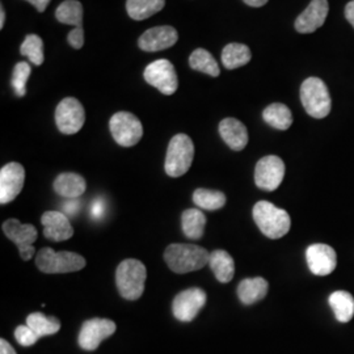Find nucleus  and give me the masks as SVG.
<instances>
[{"label":"nucleus","instance_id":"nucleus-19","mask_svg":"<svg viewBox=\"0 0 354 354\" xmlns=\"http://www.w3.org/2000/svg\"><path fill=\"white\" fill-rule=\"evenodd\" d=\"M219 134L234 151H241L248 145V131L244 124L236 118H225L219 124Z\"/></svg>","mask_w":354,"mask_h":354},{"label":"nucleus","instance_id":"nucleus-17","mask_svg":"<svg viewBox=\"0 0 354 354\" xmlns=\"http://www.w3.org/2000/svg\"><path fill=\"white\" fill-rule=\"evenodd\" d=\"M328 0H313L295 20V30L302 35L314 33L326 23L328 16Z\"/></svg>","mask_w":354,"mask_h":354},{"label":"nucleus","instance_id":"nucleus-23","mask_svg":"<svg viewBox=\"0 0 354 354\" xmlns=\"http://www.w3.org/2000/svg\"><path fill=\"white\" fill-rule=\"evenodd\" d=\"M181 226L187 238L198 241L203 238L205 232L206 216L198 209H188L181 215Z\"/></svg>","mask_w":354,"mask_h":354},{"label":"nucleus","instance_id":"nucleus-33","mask_svg":"<svg viewBox=\"0 0 354 354\" xmlns=\"http://www.w3.org/2000/svg\"><path fill=\"white\" fill-rule=\"evenodd\" d=\"M30 73H32V68L28 62H19L13 68L12 86L19 97L26 96V82L30 76Z\"/></svg>","mask_w":354,"mask_h":354},{"label":"nucleus","instance_id":"nucleus-30","mask_svg":"<svg viewBox=\"0 0 354 354\" xmlns=\"http://www.w3.org/2000/svg\"><path fill=\"white\" fill-rule=\"evenodd\" d=\"M226 196L219 190L200 189L194 190L193 203L198 207L209 212H215L222 209L226 205Z\"/></svg>","mask_w":354,"mask_h":354},{"label":"nucleus","instance_id":"nucleus-14","mask_svg":"<svg viewBox=\"0 0 354 354\" xmlns=\"http://www.w3.org/2000/svg\"><path fill=\"white\" fill-rule=\"evenodd\" d=\"M26 181V169L20 163H8L0 169V203L13 201L23 190Z\"/></svg>","mask_w":354,"mask_h":354},{"label":"nucleus","instance_id":"nucleus-9","mask_svg":"<svg viewBox=\"0 0 354 354\" xmlns=\"http://www.w3.org/2000/svg\"><path fill=\"white\" fill-rule=\"evenodd\" d=\"M86 122V112L75 97H66L55 109V124L66 136L76 134Z\"/></svg>","mask_w":354,"mask_h":354},{"label":"nucleus","instance_id":"nucleus-8","mask_svg":"<svg viewBox=\"0 0 354 354\" xmlns=\"http://www.w3.org/2000/svg\"><path fill=\"white\" fill-rule=\"evenodd\" d=\"M3 231L6 236L17 245L23 260L29 261L36 254L33 243L37 241L38 232L33 225H24L17 219H8L3 223Z\"/></svg>","mask_w":354,"mask_h":354},{"label":"nucleus","instance_id":"nucleus-22","mask_svg":"<svg viewBox=\"0 0 354 354\" xmlns=\"http://www.w3.org/2000/svg\"><path fill=\"white\" fill-rule=\"evenodd\" d=\"M209 266L214 273L215 279L221 283H228L235 274V263L230 253L222 250H216L210 253Z\"/></svg>","mask_w":354,"mask_h":354},{"label":"nucleus","instance_id":"nucleus-13","mask_svg":"<svg viewBox=\"0 0 354 354\" xmlns=\"http://www.w3.org/2000/svg\"><path fill=\"white\" fill-rule=\"evenodd\" d=\"M206 292L200 288H190L176 295L172 304L174 317L180 322H192L206 304Z\"/></svg>","mask_w":354,"mask_h":354},{"label":"nucleus","instance_id":"nucleus-34","mask_svg":"<svg viewBox=\"0 0 354 354\" xmlns=\"http://www.w3.org/2000/svg\"><path fill=\"white\" fill-rule=\"evenodd\" d=\"M15 339L21 346H32L38 342V335L29 326H19L15 329Z\"/></svg>","mask_w":354,"mask_h":354},{"label":"nucleus","instance_id":"nucleus-40","mask_svg":"<svg viewBox=\"0 0 354 354\" xmlns=\"http://www.w3.org/2000/svg\"><path fill=\"white\" fill-rule=\"evenodd\" d=\"M102 212H104V206H102V203L100 201H96V203H93V206H92V215H93V218H100L102 214Z\"/></svg>","mask_w":354,"mask_h":354},{"label":"nucleus","instance_id":"nucleus-10","mask_svg":"<svg viewBox=\"0 0 354 354\" xmlns=\"http://www.w3.org/2000/svg\"><path fill=\"white\" fill-rule=\"evenodd\" d=\"M145 80L163 95H174L178 88V79L174 64L168 59H158L149 64L143 73Z\"/></svg>","mask_w":354,"mask_h":354},{"label":"nucleus","instance_id":"nucleus-12","mask_svg":"<svg viewBox=\"0 0 354 354\" xmlns=\"http://www.w3.org/2000/svg\"><path fill=\"white\" fill-rule=\"evenodd\" d=\"M285 177V163L276 155L260 159L254 168V183L260 189L273 192L277 189Z\"/></svg>","mask_w":354,"mask_h":354},{"label":"nucleus","instance_id":"nucleus-28","mask_svg":"<svg viewBox=\"0 0 354 354\" xmlns=\"http://www.w3.org/2000/svg\"><path fill=\"white\" fill-rule=\"evenodd\" d=\"M55 17L62 24L83 28V6L77 0H64L55 10Z\"/></svg>","mask_w":354,"mask_h":354},{"label":"nucleus","instance_id":"nucleus-39","mask_svg":"<svg viewBox=\"0 0 354 354\" xmlns=\"http://www.w3.org/2000/svg\"><path fill=\"white\" fill-rule=\"evenodd\" d=\"M0 354H16V352L10 342L1 339L0 340Z\"/></svg>","mask_w":354,"mask_h":354},{"label":"nucleus","instance_id":"nucleus-42","mask_svg":"<svg viewBox=\"0 0 354 354\" xmlns=\"http://www.w3.org/2000/svg\"><path fill=\"white\" fill-rule=\"evenodd\" d=\"M4 23H6V11L3 8V6L0 7V29L4 28Z\"/></svg>","mask_w":354,"mask_h":354},{"label":"nucleus","instance_id":"nucleus-16","mask_svg":"<svg viewBox=\"0 0 354 354\" xmlns=\"http://www.w3.org/2000/svg\"><path fill=\"white\" fill-rule=\"evenodd\" d=\"M178 39L177 30L174 26H155L146 30L138 41L140 49L149 53L165 50L172 48Z\"/></svg>","mask_w":354,"mask_h":354},{"label":"nucleus","instance_id":"nucleus-31","mask_svg":"<svg viewBox=\"0 0 354 354\" xmlns=\"http://www.w3.org/2000/svg\"><path fill=\"white\" fill-rule=\"evenodd\" d=\"M189 66L196 71H201L203 74L214 77L221 74L219 66L216 64L214 57L205 49H196L190 54Z\"/></svg>","mask_w":354,"mask_h":354},{"label":"nucleus","instance_id":"nucleus-20","mask_svg":"<svg viewBox=\"0 0 354 354\" xmlns=\"http://www.w3.org/2000/svg\"><path fill=\"white\" fill-rule=\"evenodd\" d=\"M86 188H87V183L84 177L74 172L61 174L54 181L55 193L68 200L79 198L86 192Z\"/></svg>","mask_w":354,"mask_h":354},{"label":"nucleus","instance_id":"nucleus-2","mask_svg":"<svg viewBox=\"0 0 354 354\" xmlns=\"http://www.w3.org/2000/svg\"><path fill=\"white\" fill-rule=\"evenodd\" d=\"M253 219L269 239H279L290 231V215L269 201H259L253 206Z\"/></svg>","mask_w":354,"mask_h":354},{"label":"nucleus","instance_id":"nucleus-41","mask_svg":"<svg viewBox=\"0 0 354 354\" xmlns=\"http://www.w3.org/2000/svg\"><path fill=\"white\" fill-rule=\"evenodd\" d=\"M245 4H248L250 7H254V8H259V7H263L268 3V0H243Z\"/></svg>","mask_w":354,"mask_h":354},{"label":"nucleus","instance_id":"nucleus-38","mask_svg":"<svg viewBox=\"0 0 354 354\" xmlns=\"http://www.w3.org/2000/svg\"><path fill=\"white\" fill-rule=\"evenodd\" d=\"M64 209L66 214L75 215L77 209H79V203L76 200H71V201L64 203Z\"/></svg>","mask_w":354,"mask_h":354},{"label":"nucleus","instance_id":"nucleus-11","mask_svg":"<svg viewBox=\"0 0 354 354\" xmlns=\"http://www.w3.org/2000/svg\"><path fill=\"white\" fill-rule=\"evenodd\" d=\"M115 323L109 319H89L83 323L77 336V344L83 351H96L105 339L115 332Z\"/></svg>","mask_w":354,"mask_h":354},{"label":"nucleus","instance_id":"nucleus-4","mask_svg":"<svg viewBox=\"0 0 354 354\" xmlns=\"http://www.w3.org/2000/svg\"><path fill=\"white\" fill-rule=\"evenodd\" d=\"M301 100L307 114L317 120L327 117L332 108L328 87L315 76L307 77L302 83Z\"/></svg>","mask_w":354,"mask_h":354},{"label":"nucleus","instance_id":"nucleus-35","mask_svg":"<svg viewBox=\"0 0 354 354\" xmlns=\"http://www.w3.org/2000/svg\"><path fill=\"white\" fill-rule=\"evenodd\" d=\"M67 41L74 49H82L83 45H84V30H83V28L73 29L67 36Z\"/></svg>","mask_w":354,"mask_h":354},{"label":"nucleus","instance_id":"nucleus-25","mask_svg":"<svg viewBox=\"0 0 354 354\" xmlns=\"http://www.w3.org/2000/svg\"><path fill=\"white\" fill-rule=\"evenodd\" d=\"M329 304L340 323H348L354 315V298L348 291H335L329 295Z\"/></svg>","mask_w":354,"mask_h":354},{"label":"nucleus","instance_id":"nucleus-26","mask_svg":"<svg viewBox=\"0 0 354 354\" xmlns=\"http://www.w3.org/2000/svg\"><path fill=\"white\" fill-rule=\"evenodd\" d=\"M263 118L268 125L277 130H288L292 125L290 109L281 102H274L266 106L263 112Z\"/></svg>","mask_w":354,"mask_h":354},{"label":"nucleus","instance_id":"nucleus-21","mask_svg":"<svg viewBox=\"0 0 354 354\" xmlns=\"http://www.w3.org/2000/svg\"><path fill=\"white\" fill-rule=\"evenodd\" d=\"M269 290V283L263 277L243 279L238 286V297L245 306H251L266 298Z\"/></svg>","mask_w":354,"mask_h":354},{"label":"nucleus","instance_id":"nucleus-24","mask_svg":"<svg viewBox=\"0 0 354 354\" xmlns=\"http://www.w3.org/2000/svg\"><path fill=\"white\" fill-rule=\"evenodd\" d=\"M252 54L247 45L232 42L225 46L222 51V62L227 70H235L245 66L251 61Z\"/></svg>","mask_w":354,"mask_h":354},{"label":"nucleus","instance_id":"nucleus-32","mask_svg":"<svg viewBox=\"0 0 354 354\" xmlns=\"http://www.w3.org/2000/svg\"><path fill=\"white\" fill-rule=\"evenodd\" d=\"M20 54L26 57L32 64L41 66L45 59L42 38L37 35H28L20 48Z\"/></svg>","mask_w":354,"mask_h":354},{"label":"nucleus","instance_id":"nucleus-15","mask_svg":"<svg viewBox=\"0 0 354 354\" xmlns=\"http://www.w3.org/2000/svg\"><path fill=\"white\" fill-rule=\"evenodd\" d=\"M306 260L308 269L315 276H328L337 264V256L332 247L323 243L313 244L306 251Z\"/></svg>","mask_w":354,"mask_h":354},{"label":"nucleus","instance_id":"nucleus-36","mask_svg":"<svg viewBox=\"0 0 354 354\" xmlns=\"http://www.w3.org/2000/svg\"><path fill=\"white\" fill-rule=\"evenodd\" d=\"M26 1H29L37 10L38 12H44L51 0H26Z\"/></svg>","mask_w":354,"mask_h":354},{"label":"nucleus","instance_id":"nucleus-27","mask_svg":"<svg viewBox=\"0 0 354 354\" xmlns=\"http://www.w3.org/2000/svg\"><path fill=\"white\" fill-rule=\"evenodd\" d=\"M165 0H127V10L133 20L142 21L165 8Z\"/></svg>","mask_w":354,"mask_h":354},{"label":"nucleus","instance_id":"nucleus-29","mask_svg":"<svg viewBox=\"0 0 354 354\" xmlns=\"http://www.w3.org/2000/svg\"><path fill=\"white\" fill-rule=\"evenodd\" d=\"M26 326L33 329L41 339L59 332L61 322L55 317H46L41 313H33L26 317Z\"/></svg>","mask_w":354,"mask_h":354},{"label":"nucleus","instance_id":"nucleus-3","mask_svg":"<svg viewBox=\"0 0 354 354\" xmlns=\"http://www.w3.org/2000/svg\"><path fill=\"white\" fill-rule=\"evenodd\" d=\"M147 270L143 263L136 259L124 260L115 272V283L121 297L127 301L140 299L145 291Z\"/></svg>","mask_w":354,"mask_h":354},{"label":"nucleus","instance_id":"nucleus-7","mask_svg":"<svg viewBox=\"0 0 354 354\" xmlns=\"http://www.w3.org/2000/svg\"><path fill=\"white\" fill-rule=\"evenodd\" d=\"M109 129L114 140L122 147H133L143 137L142 122L137 115L129 112L113 114L109 121Z\"/></svg>","mask_w":354,"mask_h":354},{"label":"nucleus","instance_id":"nucleus-18","mask_svg":"<svg viewBox=\"0 0 354 354\" xmlns=\"http://www.w3.org/2000/svg\"><path fill=\"white\" fill-rule=\"evenodd\" d=\"M44 236L53 241H64L74 236V228L68 216L62 212H46L41 216Z\"/></svg>","mask_w":354,"mask_h":354},{"label":"nucleus","instance_id":"nucleus-37","mask_svg":"<svg viewBox=\"0 0 354 354\" xmlns=\"http://www.w3.org/2000/svg\"><path fill=\"white\" fill-rule=\"evenodd\" d=\"M345 17L351 23V26L354 28V0L349 1L345 7Z\"/></svg>","mask_w":354,"mask_h":354},{"label":"nucleus","instance_id":"nucleus-6","mask_svg":"<svg viewBox=\"0 0 354 354\" xmlns=\"http://www.w3.org/2000/svg\"><path fill=\"white\" fill-rule=\"evenodd\" d=\"M194 158V145L187 134H177L169 140L165 155V174L180 177L189 171Z\"/></svg>","mask_w":354,"mask_h":354},{"label":"nucleus","instance_id":"nucleus-1","mask_svg":"<svg viewBox=\"0 0 354 354\" xmlns=\"http://www.w3.org/2000/svg\"><path fill=\"white\" fill-rule=\"evenodd\" d=\"M165 260L177 274H187L209 266L210 252L196 244H171L165 248Z\"/></svg>","mask_w":354,"mask_h":354},{"label":"nucleus","instance_id":"nucleus-5","mask_svg":"<svg viewBox=\"0 0 354 354\" xmlns=\"http://www.w3.org/2000/svg\"><path fill=\"white\" fill-rule=\"evenodd\" d=\"M36 266L48 274L71 273L82 270L86 266V259L79 253L55 252L51 248H42L36 254Z\"/></svg>","mask_w":354,"mask_h":354}]
</instances>
